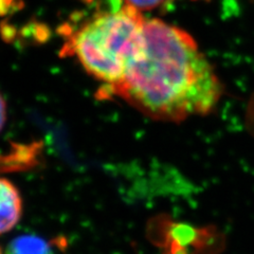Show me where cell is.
<instances>
[{
	"instance_id": "3",
	"label": "cell",
	"mask_w": 254,
	"mask_h": 254,
	"mask_svg": "<svg viewBox=\"0 0 254 254\" xmlns=\"http://www.w3.org/2000/svg\"><path fill=\"white\" fill-rule=\"evenodd\" d=\"M22 215V199L18 189L5 178H0V235L13 230Z\"/></svg>"
},
{
	"instance_id": "8",
	"label": "cell",
	"mask_w": 254,
	"mask_h": 254,
	"mask_svg": "<svg viewBox=\"0 0 254 254\" xmlns=\"http://www.w3.org/2000/svg\"><path fill=\"white\" fill-rule=\"evenodd\" d=\"M0 254H3V253H2V250H1V248H0Z\"/></svg>"
},
{
	"instance_id": "7",
	"label": "cell",
	"mask_w": 254,
	"mask_h": 254,
	"mask_svg": "<svg viewBox=\"0 0 254 254\" xmlns=\"http://www.w3.org/2000/svg\"><path fill=\"white\" fill-rule=\"evenodd\" d=\"M7 119V110H6V103L2 94L0 93V132L3 129Z\"/></svg>"
},
{
	"instance_id": "4",
	"label": "cell",
	"mask_w": 254,
	"mask_h": 254,
	"mask_svg": "<svg viewBox=\"0 0 254 254\" xmlns=\"http://www.w3.org/2000/svg\"><path fill=\"white\" fill-rule=\"evenodd\" d=\"M5 254H54L50 244L41 236L23 234L7 245Z\"/></svg>"
},
{
	"instance_id": "6",
	"label": "cell",
	"mask_w": 254,
	"mask_h": 254,
	"mask_svg": "<svg viewBox=\"0 0 254 254\" xmlns=\"http://www.w3.org/2000/svg\"><path fill=\"white\" fill-rule=\"evenodd\" d=\"M18 0H0V15H5L16 9Z\"/></svg>"
},
{
	"instance_id": "1",
	"label": "cell",
	"mask_w": 254,
	"mask_h": 254,
	"mask_svg": "<svg viewBox=\"0 0 254 254\" xmlns=\"http://www.w3.org/2000/svg\"><path fill=\"white\" fill-rule=\"evenodd\" d=\"M224 84L195 39L160 19H146L140 46L122 79L101 88L152 120L180 123L216 109Z\"/></svg>"
},
{
	"instance_id": "2",
	"label": "cell",
	"mask_w": 254,
	"mask_h": 254,
	"mask_svg": "<svg viewBox=\"0 0 254 254\" xmlns=\"http://www.w3.org/2000/svg\"><path fill=\"white\" fill-rule=\"evenodd\" d=\"M146 19L129 5L93 16L70 34L63 53L75 57L102 88L121 81L129 61L140 46Z\"/></svg>"
},
{
	"instance_id": "5",
	"label": "cell",
	"mask_w": 254,
	"mask_h": 254,
	"mask_svg": "<svg viewBox=\"0 0 254 254\" xmlns=\"http://www.w3.org/2000/svg\"><path fill=\"white\" fill-rule=\"evenodd\" d=\"M171 0H124L125 5H129L142 13V11H152L163 5Z\"/></svg>"
}]
</instances>
